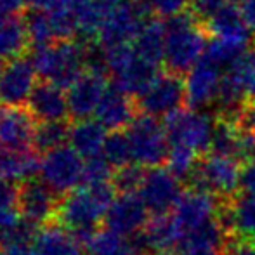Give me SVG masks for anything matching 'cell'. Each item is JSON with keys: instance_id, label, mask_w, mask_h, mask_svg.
<instances>
[{"instance_id": "23", "label": "cell", "mask_w": 255, "mask_h": 255, "mask_svg": "<svg viewBox=\"0 0 255 255\" xmlns=\"http://www.w3.org/2000/svg\"><path fill=\"white\" fill-rule=\"evenodd\" d=\"M42 158L35 149L12 151L0 148V181L5 182H26L40 174Z\"/></svg>"}, {"instance_id": "41", "label": "cell", "mask_w": 255, "mask_h": 255, "mask_svg": "<svg viewBox=\"0 0 255 255\" xmlns=\"http://www.w3.org/2000/svg\"><path fill=\"white\" fill-rule=\"evenodd\" d=\"M17 189L19 186L12 182L0 181V212L7 208H17Z\"/></svg>"}, {"instance_id": "15", "label": "cell", "mask_w": 255, "mask_h": 255, "mask_svg": "<svg viewBox=\"0 0 255 255\" xmlns=\"http://www.w3.org/2000/svg\"><path fill=\"white\" fill-rule=\"evenodd\" d=\"M148 222L149 212L139 195H118L104 217L106 229L124 238L139 236Z\"/></svg>"}, {"instance_id": "29", "label": "cell", "mask_w": 255, "mask_h": 255, "mask_svg": "<svg viewBox=\"0 0 255 255\" xmlns=\"http://www.w3.org/2000/svg\"><path fill=\"white\" fill-rule=\"evenodd\" d=\"M226 80L247 99V103L255 101V51L247 49L224 73Z\"/></svg>"}, {"instance_id": "6", "label": "cell", "mask_w": 255, "mask_h": 255, "mask_svg": "<svg viewBox=\"0 0 255 255\" xmlns=\"http://www.w3.org/2000/svg\"><path fill=\"white\" fill-rule=\"evenodd\" d=\"M242 168L243 167L236 158L208 154L200 158L189 186L210 193L221 202H228L240 191Z\"/></svg>"}, {"instance_id": "35", "label": "cell", "mask_w": 255, "mask_h": 255, "mask_svg": "<svg viewBox=\"0 0 255 255\" xmlns=\"http://www.w3.org/2000/svg\"><path fill=\"white\" fill-rule=\"evenodd\" d=\"M198 161V154L191 151V149L182 148V146H170V151H168L167 158V168L181 182H188L189 184Z\"/></svg>"}, {"instance_id": "12", "label": "cell", "mask_w": 255, "mask_h": 255, "mask_svg": "<svg viewBox=\"0 0 255 255\" xmlns=\"http://www.w3.org/2000/svg\"><path fill=\"white\" fill-rule=\"evenodd\" d=\"M182 193V182L163 167L149 168L139 189V196L153 217L172 214Z\"/></svg>"}, {"instance_id": "39", "label": "cell", "mask_w": 255, "mask_h": 255, "mask_svg": "<svg viewBox=\"0 0 255 255\" xmlns=\"http://www.w3.org/2000/svg\"><path fill=\"white\" fill-rule=\"evenodd\" d=\"M149 10L163 19H172L186 12V7H189V0H146Z\"/></svg>"}, {"instance_id": "22", "label": "cell", "mask_w": 255, "mask_h": 255, "mask_svg": "<svg viewBox=\"0 0 255 255\" xmlns=\"http://www.w3.org/2000/svg\"><path fill=\"white\" fill-rule=\"evenodd\" d=\"M149 255H163L175 252L182 245V235L175 224L172 214L151 217L144 231L137 236Z\"/></svg>"}, {"instance_id": "45", "label": "cell", "mask_w": 255, "mask_h": 255, "mask_svg": "<svg viewBox=\"0 0 255 255\" xmlns=\"http://www.w3.org/2000/svg\"><path fill=\"white\" fill-rule=\"evenodd\" d=\"M238 7L242 10V16L245 19L247 26L250 28V31H255V0H245Z\"/></svg>"}, {"instance_id": "49", "label": "cell", "mask_w": 255, "mask_h": 255, "mask_svg": "<svg viewBox=\"0 0 255 255\" xmlns=\"http://www.w3.org/2000/svg\"><path fill=\"white\" fill-rule=\"evenodd\" d=\"M7 16H9V12H5L3 9H0V23H2V21L5 19Z\"/></svg>"}, {"instance_id": "5", "label": "cell", "mask_w": 255, "mask_h": 255, "mask_svg": "<svg viewBox=\"0 0 255 255\" xmlns=\"http://www.w3.org/2000/svg\"><path fill=\"white\" fill-rule=\"evenodd\" d=\"M149 5L146 0H124L108 12L98 42L104 51L130 45L149 21Z\"/></svg>"}, {"instance_id": "24", "label": "cell", "mask_w": 255, "mask_h": 255, "mask_svg": "<svg viewBox=\"0 0 255 255\" xmlns=\"http://www.w3.org/2000/svg\"><path fill=\"white\" fill-rule=\"evenodd\" d=\"M207 28L210 31L212 38L249 45L250 28L247 26L245 19L242 16V10L236 3L229 2L226 7H222L214 17L207 21Z\"/></svg>"}, {"instance_id": "16", "label": "cell", "mask_w": 255, "mask_h": 255, "mask_svg": "<svg viewBox=\"0 0 255 255\" xmlns=\"http://www.w3.org/2000/svg\"><path fill=\"white\" fill-rule=\"evenodd\" d=\"M222 80H224V73H222L221 68L203 59L202 63H198L186 75V104L191 110L200 111L215 106L219 92H221Z\"/></svg>"}, {"instance_id": "3", "label": "cell", "mask_w": 255, "mask_h": 255, "mask_svg": "<svg viewBox=\"0 0 255 255\" xmlns=\"http://www.w3.org/2000/svg\"><path fill=\"white\" fill-rule=\"evenodd\" d=\"M165 66L174 75H188L196 64L202 63L207 52L208 42L205 38V31L188 12L165 21Z\"/></svg>"}, {"instance_id": "4", "label": "cell", "mask_w": 255, "mask_h": 255, "mask_svg": "<svg viewBox=\"0 0 255 255\" xmlns=\"http://www.w3.org/2000/svg\"><path fill=\"white\" fill-rule=\"evenodd\" d=\"M106 61L113 87L127 96H139L160 75L156 64L144 59L132 44L106 51Z\"/></svg>"}, {"instance_id": "17", "label": "cell", "mask_w": 255, "mask_h": 255, "mask_svg": "<svg viewBox=\"0 0 255 255\" xmlns=\"http://www.w3.org/2000/svg\"><path fill=\"white\" fill-rule=\"evenodd\" d=\"M38 122L23 108H0V148L12 151L33 149V137Z\"/></svg>"}, {"instance_id": "27", "label": "cell", "mask_w": 255, "mask_h": 255, "mask_svg": "<svg viewBox=\"0 0 255 255\" xmlns=\"http://www.w3.org/2000/svg\"><path fill=\"white\" fill-rule=\"evenodd\" d=\"M30 45L24 17L19 14H9L0 23V61H12L21 57Z\"/></svg>"}, {"instance_id": "19", "label": "cell", "mask_w": 255, "mask_h": 255, "mask_svg": "<svg viewBox=\"0 0 255 255\" xmlns=\"http://www.w3.org/2000/svg\"><path fill=\"white\" fill-rule=\"evenodd\" d=\"M219 222L229 238L255 242V196L236 195L233 200L221 202Z\"/></svg>"}, {"instance_id": "38", "label": "cell", "mask_w": 255, "mask_h": 255, "mask_svg": "<svg viewBox=\"0 0 255 255\" xmlns=\"http://www.w3.org/2000/svg\"><path fill=\"white\" fill-rule=\"evenodd\" d=\"M113 167L104 160V156H96L91 160H84V186H94L111 182L113 179Z\"/></svg>"}, {"instance_id": "33", "label": "cell", "mask_w": 255, "mask_h": 255, "mask_svg": "<svg viewBox=\"0 0 255 255\" xmlns=\"http://www.w3.org/2000/svg\"><path fill=\"white\" fill-rule=\"evenodd\" d=\"M23 17L24 24H26L28 40H30L31 49L44 47V45H51L56 42L51 16H49L47 10L30 9Z\"/></svg>"}, {"instance_id": "8", "label": "cell", "mask_w": 255, "mask_h": 255, "mask_svg": "<svg viewBox=\"0 0 255 255\" xmlns=\"http://www.w3.org/2000/svg\"><path fill=\"white\" fill-rule=\"evenodd\" d=\"M165 130L170 146H182L196 154L210 151L215 120L200 110H179L165 118Z\"/></svg>"}, {"instance_id": "2", "label": "cell", "mask_w": 255, "mask_h": 255, "mask_svg": "<svg viewBox=\"0 0 255 255\" xmlns=\"http://www.w3.org/2000/svg\"><path fill=\"white\" fill-rule=\"evenodd\" d=\"M85 51L87 40H59L51 45L31 49L30 59L42 82L70 89L85 73Z\"/></svg>"}, {"instance_id": "18", "label": "cell", "mask_w": 255, "mask_h": 255, "mask_svg": "<svg viewBox=\"0 0 255 255\" xmlns=\"http://www.w3.org/2000/svg\"><path fill=\"white\" fill-rule=\"evenodd\" d=\"M106 91L108 84L104 75L85 71L66 92L70 117L75 122L89 120L91 115H96V110Z\"/></svg>"}, {"instance_id": "44", "label": "cell", "mask_w": 255, "mask_h": 255, "mask_svg": "<svg viewBox=\"0 0 255 255\" xmlns=\"http://www.w3.org/2000/svg\"><path fill=\"white\" fill-rule=\"evenodd\" d=\"M236 124L240 125V128L252 132V134L255 135V101L247 104L245 110H243V113H242V117L238 118Z\"/></svg>"}, {"instance_id": "28", "label": "cell", "mask_w": 255, "mask_h": 255, "mask_svg": "<svg viewBox=\"0 0 255 255\" xmlns=\"http://www.w3.org/2000/svg\"><path fill=\"white\" fill-rule=\"evenodd\" d=\"M85 250L89 255H149L137 238H124L110 229L96 233Z\"/></svg>"}, {"instance_id": "42", "label": "cell", "mask_w": 255, "mask_h": 255, "mask_svg": "<svg viewBox=\"0 0 255 255\" xmlns=\"http://www.w3.org/2000/svg\"><path fill=\"white\" fill-rule=\"evenodd\" d=\"M222 255H255V242L229 238Z\"/></svg>"}, {"instance_id": "9", "label": "cell", "mask_w": 255, "mask_h": 255, "mask_svg": "<svg viewBox=\"0 0 255 255\" xmlns=\"http://www.w3.org/2000/svg\"><path fill=\"white\" fill-rule=\"evenodd\" d=\"M186 103L184 82L170 71L160 73L156 78L137 96V110L146 117L168 118L175 111L182 110Z\"/></svg>"}, {"instance_id": "37", "label": "cell", "mask_w": 255, "mask_h": 255, "mask_svg": "<svg viewBox=\"0 0 255 255\" xmlns=\"http://www.w3.org/2000/svg\"><path fill=\"white\" fill-rule=\"evenodd\" d=\"M144 177H146L144 167H141L137 163H130L115 170L111 184H113L115 191L118 195H135L141 189Z\"/></svg>"}, {"instance_id": "13", "label": "cell", "mask_w": 255, "mask_h": 255, "mask_svg": "<svg viewBox=\"0 0 255 255\" xmlns=\"http://www.w3.org/2000/svg\"><path fill=\"white\" fill-rule=\"evenodd\" d=\"M219 208H221V200L215 198L214 195L196 188L186 189L172 212V217L182 235V243L203 224L217 219Z\"/></svg>"}, {"instance_id": "47", "label": "cell", "mask_w": 255, "mask_h": 255, "mask_svg": "<svg viewBox=\"0 0 255 255\" xmlns=\"http://www.w3.org/2000/svg\"><path fill=\"white\" fill-rule=\"evenodd\" d=\"M3 255H38L33 245H21V247H12V249L2 250Z\"/></svg>"}, {"instance_id": "43", "label": "cell", "mask_w": 255, "mask_h": 255, "mask_svg": "<svg viewBox=\"0 0 255 255\" xmlns=\"http://www.w3.org/2000/svg\"><path fill=\"white\" fill-rule=\"evenodd\" d=\"M240 191H243V195L255 196V160L243 165L242 179H240Z\"/></svg>"}, {"instance_id": "51", "label": "cell", "mask_w": 255, "mask_h": 255, "mask_svg": "<svg viewBox=\"0 0 255 255\" xmlns=\"http://www.w3.org/2000/svg\"><path fill=\"white\" fill-rule=\"evenodd\" d=\"M163 255H181L179 250H175V252H168V254H163Z\"/></svg>"}, {"instance_id": "10", "label": "cell", "mask_w": 255, "mask_h": 255, "mask_svg": "<svg viewBox=\"0 0 255 255\" xmlns=\"http://www.w3.org/2000/svg\"><path fill=\"white\" fill-rule=\"evenodd\" d=\"M40 179L57 196L68 195L84 182V160L71 146L54 149L42 158Z\"/></svg>"}, {"instance_id": "32", "label": "cell", "mask_w": 255, "mask_h": 255, "mask_svg": "<svg viewBox=\"0 0 255 255\" xmlns=\"http://www.w3.org/2000/svg\"><path fill=\"white\" fill-rule=\"evenodd\" d=\"M240 125L236 122L217 118L214 127V135H212L210 153L219 154V156H238V142H240ZM238 160V158H236Z\"/></svg>"}, {"instance_id": "26", "label": "cell", "mask_w": 255, "mask_h": 255, "mask_svg": "<svg viewBox=\"0 0 255 255\" xmlns=\"http://www.w3.org/2000/svg\"><path fill=\"white\" fill-rule=\"evenodd\" d=\"M108 139L106 128L98 120H80L75 122L70 132V146L80 154L84 160L101 156L104 142Z\"/></svg>"}, {"instance_id": "31", "label": "cell", "mask_w": 255, "mask_h": 255, "mask_svg": "<svg viewBox=\"0 0 255 255\" xmlns=\"http://www.w3.org/2000/svg\"><path fill=\"white\" fill-rule=\"evenodd\" d=\"M71 127L66 122H44L37 125L33 137V149L37 153H51L66 146L64 142L70 141Z\"/></svg>"}, {"instance_id": "40", "label": "cell", "mask_w": 255, "mask_h": 255, "mask_svg": "<svg viewBox=\"0 0 255 255\" xmlns=\"http://www.w3.org/2000/svg\"><path fill=\"white\" fill-rule=\"evenodd\" d=\"M228 3L229 0H189V10L196 21H208Z\"/></svg>"}, {"instance_id": "46", "label": "cell", "mask_w": 255, "mask_h": 255, "mask_svg": "<svg viewBox=\"0 0 255 255\" xmlns=\"http://www.w3.org/2000/svg\"><path fill=\"white\" fill-rule=\"evenodd\" d=\"M66 2L68 0H26V3L31 9H38V10H52Z\"/></svg>"}, {"instance_id": "7", "label": "cell", "mask_w": 255, "mask_h": 255, "mask_svg": "<svg viewBox=\"0 0 255 255\" xmlns=\"http://www.w3.org/2000/svg\"><path fill=\"white\" fill-rule=\"evenodd\" d=\"M127 137L130 142L132 160L141 167L156 168L163 161H167L170 142L167 137L165 125L158 122V118L139 115L128 125Z\"/></svg>"}, {"instance_id": "25", "label": "cell", "mask_w": 255, "mask_h": 255, "mask_svg": "<svg viewBox=\"0 0 255 255\" xmlns=\"http://www.w3.org/2000/svg\"><path fill=\"white\" fill-rule=\"evenodd\" d=\"M38 255H84V245L73 236V233L57 222L38 229L33 243Z\"/></svg>"}, {"instance_id": "14", "label": "cell", "mask_w": 255, "mask_h": 255, "mask_svg": "<svg viewBox=\"0 0 255 255\" xmlns=\"http://www.w3.org/2000/svg\"><path fill=\"white\" fill-rule=\"evenodd\" d=\"M59 200L61 196H57L42 179H30L19 184L17 189V208L21 217L38 228L54 222Z\"/></svg>"}, {"instance_id": "1", "label": "cell", "mask_w": 255, "mask_h": 255, "mask_svg": "<svg viewBox=\"0 0 255 255\" xmlns=\"http://www.w3.org/2000/svg\"><path fill=\"white\" fill-rule=\"evenodd\" d=\"M115 198L117 191L111 182L82 186L61 196L54 222L73 233L84 249H87L91 240L98 233V224L104 221Z\"/></svg>"}, {"instance_id": "48", "label": "cell", "mask_w": 255, "mask_h": 255, "mask_svg": "<svg viewBox=\"0 0 255 255\" xmlns=\"http://www.w3.org/2000/svg\"><path fill=\"white\" fill-rule=\"evenodd\" d=\"M26 3V0H0V9L9 14H17V10Z\"/></svg>"}, {"instance_id": "20", "label": "cell", "mask_w": 255, "mask_h": 255, "mask_svg": "<svg viewBox=\"0 0 255 255\" xmlns=\"http://www.w3.org/2000/svg\"><path fill=\"white\" fill-rule=\"evenodd\" d=\"M26 108L35 117V120H38V124L64 122L70 117L68 98L64 94V89L49 84V82H38L37 87L31 92L30 99H28Z\"/></svg>"}, {"instance_id": "30", "label": "cell", "mask_w": 255, "mask_h": 255, "mask_svg": "<svg viewBox=\"0 0 255 255\" xmlns=\"http://www.w3.org/2000/svg\"><path fill=\"white\" fill-rule=\"evenodd\" d=\"M165 38H167V28L165 23L156 19H149L144 24L132 45L135 51L141 54L144 59H148L153 64L163 63V54H165Z\"/></svg>"}, {"instance_id": "50", "label": "cell", "mask_w": 255, "mask_h": 255, "mask_svg": "<svg viewBox=\"0 0 255 255\" xmlns=\"http://www.w3.org/2000/svg\"><path fill=\"white\" fill-rule=\"evenodd\" d=\"M229 2H231V3H238V5H240V3H243L245 0H229Z\"/></svg>"}, {"instance_id": "11", "label": "cell", "mask_w": 255, "mask_h": 255, "mask_svg": "<svg viewBox=\"0 0 255 255\" xmlns=\"http://www.w3.org/2000/svg\"><path fill=\"white\" fill-rule=\"evenodd\" d=\"M37 71L30 57L0 64V108H23L37 87Z\"/></svg>"}, {"instance_id": "34", "label": "cell", "mask_w": 255, "mask_h": 255, "mask_svg": "<svg viewBox=\"0 0 255 255\" xmlns=\"http://www.w3.org/2000/svg\"><path fill=\"white\" fill-rule=\"evenodd\" d=\"M249 49V45L238 44V42H229V40H219V38H212L207 45V52L205 57L208 63L215 64L221 70H228L243 52Z\"/></svg>"}, {"instance_id": "21", "label": "cell", "mask_w": 255, "mask_h": 255, "mask_svg": "<svg viewBox=\"0 0 255 255\" xmlns=\"http://www.w3.org/2000/svg\"><path fill=\"white\" fill-rule=\"evenodd\" d=\"M135 106L130 96L124 94L117 87H108L106 94L103 96L98 110H96V120L103 125L106 130L122 132L135 120Z\"/></svg>"}, {"instance_id": "36", "label": "cell", "mask_w": 255, "mask_h": 255, "mask_svg": "<svg viewBox=\"0 0 255 255\" xmlns=\"http://www.w3.org/2000/svg\"><path fill=\"white\" fill-rule=\"evenodd\" d=\"M103 156L113 168H122L134 163L127 132H111L103 148Z\"/></svg>"}]
</instances>
